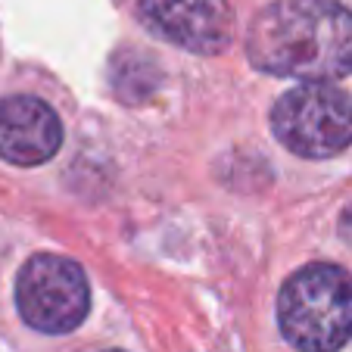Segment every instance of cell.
Masks as SVG:
<instances>
[{"mask_svg": "<svg viewBox=\"0 0 352 352\" xmlns=\"http://www.w3.org/2000/svg\"><path fill=\"white\" fill-rule=\"evenodd\" d=\"M246 54L272 75L343 78L352 72V13L337 0H274L250 25Z\"/></svg>", "mask_w": 352, "mask_h": 352, "instance_id": "1", "label": "cell"}, {"mask_svg": "<svg viewBox=\"0 0 352 352\" xmlns=\"http://www.w3.org/2000/svg\"><path fill=\"white\" fill-rule=\"evenodd\" d=\"M284 337L302 352H337L352 337V278L315 262L284 284L278 299Z\"/></svg>", "mask_w": 352, "mask_h": 352, "instance_id": "2", "label": "cell"}, {"mask_svg": "<svg viewBox=\"0 0 352 352\" xmlns=\"http://www.w3.org/2000/svg\"><path fill=\"white\" fill-rule=\"evenodd\" d=\"M272 125L287 150L306 160H324L352 144V103L327 81H306L274 103Z\"/></svg>", "mask_w": 352, "mask_h": 352, "instance_id": "3", "label": "cell"}, {"mask_svg": "<svg viewBox=\"0 0 352 352\" xmlns=\"http://www.w3.org/2000/svg\"><path fill=\"white\" fill-rule=\"evenodd\" d=\"M19 312L34 331L69 333L87 315V280L72 259L41 253L25 262L16 280Z\"/></svg>", "mask_w": 352, "mask_h": 352, "instance_id": "4", "label": "cell"}, {"mask_svg": "<svg viewBox=\"0 0 352 352\" xmlns=\"http://www.w3.org/2000/svg\"><path fill=\"white\" fill-rule=\"evenodd\" d=\"M140 16L160 38L190 54H221L234 34L228 0H140Z\"/></svg>", "mask_w": 352, "mask_h": 352, "instance_id": "5", "label": "cell"}, {"mask_svg": "<svg viewBox=\"0 0 352 352\" xmlns=\"http://www.w3.org/2000/svg\"><path fill=\"white\" fill-rule=\"evenodd\" d=\"M56 113L34 97H13L0 107V156L13 166H41L60 150Z\"/></svg>", "mask_w": 352, "mask_h": 352, "instance_id": "6", "label": "cell"}, {"mask_svg": "<svg viewBox=\"0 0 352 352\" xmlns=\"http://www.w3.org/2000/svg\"><path fill=\"white\" fill-rule=\"evenodd\" d=\"M340 231H343L346 243H352V203H349V206H346L343 219H340Z\"/></svg>", "mask_w": 352, "mask_h": 352, "instance_id": "7", "label": "cell"}, {"mask_svg": "<svg viewBox=\"0 0 352 352\" xmlns=\"http://www.w3.org/2000/svg\"><path fill=\"white\" fill-rule=\"evenodd\" d=\"M109 352H119V349H109Z\"/></svg>", "mask_w": 352, "mask_h": 352, "instance_id": "8", "label": "cell"}]
</instances>
